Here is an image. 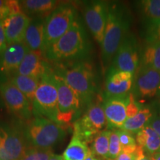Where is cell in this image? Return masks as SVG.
<instances>
[{
  "label": "cell",
  "instance_id": "cell-1",
  "mask_svg": "<svg viewBox=\"0 0 160 160\" xmlns=\"http://www.w3.org/2000/svg\"><path fill=\"white\" fill-rule=\"evenodd\" d=\"M131 22L130 12L122 4L109 3L108 17L101 45L102 60L105 69L113 61L122 42L128 33Z\"/></svg>",
  "mask_w": 160,
  "mask_h": 160
},
{
  "label": "cell",
  "instance_id": "cell-2",
  "mask_svg": "<svg viewBox=\"0 0 160 160\" xmlns=\"http://www.w3.org/2000/svg\"><path fill=\"white\" fill-rule=\"evenodd\" d=\"M23 131L28 147L39 148L51 149L66 136L62 125L41 116L28 122Z\"/></svg>",
  "mask_w": 160,
  "mask_h": 160
},
{
  "label": "cell",
  "instance_id": "cell-3",
  "mask_svg": "<svg viewBox=\"0 0 160 160\" xmlns=\"http://www.w3.org/2000/svg\"><path fill=\"white\" fill-rule=\"evenodd\" d=\"M86 48L85 32L79 23L75 21L62 37L46 50L45 55L54 61L74 59L83 54Z\"/></svg>",
  "mask_w": 160,
  "mask_h": 160
},
{
  "label": "cell",
  "instance_id": "cell-4",
  "mask_svg": "<svg viewBox=\"0 0 160 160\" xmlns=\"http://www.w3.org/2000/svg\"><path fill=\"white\" fill-rule=\"evenodd\" d=\"M63 78L70 87L79 96L81 102H91L97 90L93 70L85 63H78L64 71L55 73Z\"/></svg>",
  "mask_w": 160,
  "mask_h": 160
},
{
  "label": "cell",
  "instance_id": "cell-5",
  "mask_svg": "<svg viewBox=\"0 0 160 160\" xmlns=\"http://www.w3.org/2000/svg\"><path fill=\"white\" fill-rule=\"evenodd\" d=\"M33 108L41 117L58 122V91L54 74L49 71L42 77L35 93Z\"/></svg>",
  "mask_w": 160,
  "mask_h": 160
},
{
  "label": "cell",
  "instance_id": "cell-6",
  "mask_svg": "<svg viewBox=\"0 0 160 160\" xmlns=\"http://www.w3.org/2000/svg\"><path fill=\"white\" fill-rule=\"evenodd\" d=\"M106 126L107 119L102 104H92L85 114L73 124V134L88 144Z\"/></svg>",
  "mask_w": 160,
  "mask_h": 160
},
{
  "label": "cell",
  "instance_id": "cell-7",
  "mask_svg": "<svg viewBox=\"0 0 160 160\" xmlns=\"http://www.w3.org/2000/svg\"><path fill=\"white\" fill-rule=\"evenodd\" d=\"M73 8L64 5L55 9L45 21V51L62 37L75 22Z\"/></svg>",
  "mask_w": 160,
  "mask_h": 160
},
{
  "label": "cell",
  "instance_id": "cell-8",
  "mask_svg": "<svg viewBox=\"0 0 160 160\" xmlns=\"http://www.w3.org/2000/svg\"><path fill=\"white\" fill-rule=\"evenodd\" d=\"M28 148L23 128H0V160H20Z\"/></svg>",
  "mask_w": 160,
  "mask_h": 160
},
{
  "label": "cell",
  "instance_id": "cell-9",
  "mask_svg": "<svg viewBox=\"0 0 160 160\" xmlns=\"http://www.w3.org/2000/svg\"><path fill=\"white\" fill-rule=\"evenodd\" d=\"M111 68L134 73L140 62L139 47L137 37L129 32L124 38L112 61Z\"/></svg>",
  "mask_w": 160,
  "mask_h": 160
},
{
  "label": "cell",
  "instance_id": "cell-10",
  "mask_svg": "<svg viewBox=\"0 0 160 160\" xmlns=\"http://www.w3.org/2000/svg\"><path fill=\"white\" fill-rule=\"evenodd\" d=\"M58 91V122H69L81 107V100L76 92L57 73H53Z\"/></svg>",
  "mask_w": 160,
  "mask_h": 160
},
{
  "label": "cell",
  "instance_id": "cell-11",
  "mask_svg": "<svg viewBox=\"0 0 160 160\" xmlns=\"http://www.w3.org/2000/svg\"><path fill=\"white\" fill-rule=\"evenodd\" d=\"M109 3L104 1H93L85 8V19L88 27L99 45L102 43L108 17Z\"/></svg>",
  "mask_w": 160,
  "mask_h": 160
},
{
  "label": "cell",
  "instance_id": "cell-12",
  "mask_svg": "<svg viewBox=\"0 0 160 160\" xmlns=\"http://www.w3.org/2000/svg\"><path fill=\"white\" fill-rule=\"evenodd\" d=\"M0 94L11 112L22 119H29L33 113V104L9 81L0 84Z\"/></svg>",
  "mask_w": 160,
  "mask_h": 160
},
{
  "label": "cell",
  "instance_id": "cell-13",
  "mask_svg": "<svg viewBox=\"0 0 160 160\" xmlns=\"http://www.w3.org/2000/svg\"><path fill=\"white\" fill-rule=\"evenodd\" d=\"M159 85L160 71L142 66L135 77L132 93L136 99H151L157 95Z\"/></svg>",
  "mask_w": 160,
  "mask_h": 160
},
{
  "label": "cell",
  "instance_id": "cell-14",
  "mask_svg": "<svg viewBox=\"0 0 160 160\" xmlns=\"http://www.w3.org/2000/svg\"><path fill=\"white\" fill-rule=\"evenodd\" d=\"M130 99L129 94L125 97L105 99L102 106L107 119L108 129H121L128 119L127 107Z\"/></svg>",
  "mask_w": 160,
  "mask_h": 160
},
{
  "label": "cell",
  "instance_id": "cell-15",
  "mask_svg": "<svg viewBox=\"0 0 160 160\" xmlns=\"http://www.w3.org/2000/svg\"><path fill=\"white\" fill-rule=\"evenodd\" d=\"M133 74L130 72L115 71L110 68L105 85V99L125 97L133 88Z\"/></svg>",
  "mask_w": 160,
  "mask_h": 160
},
{
  "label": "cell",
  "instance_id": "cell-16",
  "mask_svg": "<svg viewBox=\"0 0 160 160\" xmlns=\"http://www.w3.org/2000/svg\"><path fill=\"white\" fill-rule=\"evenodd\" d=\"M31 19L25 13L12 15L3 21V27L8 45L23 42L24 38Z\"/></svg>",
  "mask_w": 160,
  "mask_h": 160
},
{
  "label": "cell",
  "instance_id": "cell-17",
  "mask_svg": "<svg viewBox=\"0 0 160 160\" xmlns=\"http://www.w3.org/2000/svg\"><path fill=\"white\" fill-rule=\"evenodd\" d=\"M42 54L43 53L39 51H28L14 73L41 79L49 71L44 62Z\"/></svg>",
  "mask_w": 160,
  "mask_h": 160
},
{
  "label": "cell",
  "instance_id": "cell-18",
  "mask_svg": "<svg viewBox=\"0 0 160 160\" xmlns=\"http://www.w3.org/2000/svg\"><path fill=\"white\" fill-rule=\"evenodd\" d=\"M28 51L29 50L23 42L8 45L0 58V71L14 73Z\"/></svg>",
  "mask_w": 160,
  "mask_h": 160
},
{
  "label": "cell",
  "instance_id": "cell-19",
  "mask_svg": "<svg viewBox=\"0 0 160 160\" xmlns=\"http://www.w3.org/2000/svg\"><path fill=\"white\" fill-rule=\"evenodd\" d=\"M23 43L29 51H39L45 54V21L39 18L31 19L26 31Z\"/></svg>",
  "mask_w": 160,
  "mask_h": 160
},
{
  "label": "cell",
  "instance_id": "cell-20",
  "mask_svg": "<svg viewBox=\"0 0 160 160\" xmlns=\"http://www.w3.org/2000/svg\"><path fill=\"white\" fill-rule=\"evenodd\" d=\"M136 142L149 155L160 151V137L148 125L137 133Z\"/></svg>",
  "mask_w": 160,
  "mask_h": 160
},
{
  "label": "cell",
  "instance_id": "cell-21",
  "mask_svg": "<svg viewBox=\"0 0 160 160\" xmlns=\"http://www.w3.org/2000/svg\"><path fill=\"white\" fill-rule=\"evenodd\" d=\"M40 80L41 79L34 77L13 73L9 78L8 81L17 87L33 104L35 93L40 84Z\"/></svg>",
  "mask_w": 160,
  "mask_h": 160
},
{
  "label": "cell",
  "instance_id": "cell-22",
  "mask_svg": "<svg viewBox=\"0 0 160 160\" xmlns=\"http://www.w3.org/2000/svg\"><path fill=\"white\" fill-rule=\"evenodd\" d=\"M91 154V148L87 143L73 134L69 145L64 151L62 157L64 160H85Z\"/></svg>",
  "mask_w": 160,
  "mask_h": 160
},
{
  "label": "cell",
  "instance_id": "cell-23",
  "mask_svg": "<svg viewBox=\"0 0 160 160\" xmlns=\"http://www.w3.org/2000/svg\"><path fill=\"white\" fill-rule=\"evenodd\" d=\"M152 115L151 106H143L137 115L127 119L121 129L132 134L137 133L149 123Z\"/></svg>",
  "mask_w": 160,
  "mask_h": 160
},
{
  "label": "cell",
  "instance_id": "cell-24",
  "mask_svg": "<svg viewBox=\"0 0 160 160\" xmlns=\"http://www.w3.org/2000/svg\"><path fill=\"white\" fill-rule=\"evenodd\" d=\"M141 62L143 67L160 71V42H146Z\"/></svg>",
  "mask_w": 160,
  "mask_h": 160
},
{
  "label": "cell",
  "instance_id": "cell-25",
  "mask_svg": "<svg viewBox=\"0 0 160 160\" xmlns=\"http://www.w3.org/2000/svg\"><path fill=\"white\" fill-rule=\"evenodd\" d=\"M110 134L111 130H104L96 136L91 148L92 154L103 159H108Z\"/></svg>",
  "mask_w": 160,
  "mask_h": 160
},
{
  "label": "cell",
  "instance_id": "cell-26",
  "mask_svg": "<svg viewBox=\"0 0 160 160\" xmlns=\"http://www.w3.org/2000/svg\"><path fill=\"white\" fill-rule=\"evenodd\" d=\"M53 0H25L20 2L22 9L29 13H42L51 11L57 5Z\"/></svg>",
  "mask_w": 160,
  "mask_h": 160
},
{
  "label": "cell",
  "instance_id": "cell-27",
  "mask_svg": "<svg viewBox=\"0 0 160 160\" xmlns=\"http://www.w3.org/2000/svg\"><path fill=\"white\" fill-rule=\"evenodd\" d=\"M145 35L146 42H160V19H146Z\"/></svg>",
  "mask_w": 160,
  "mask_h": 160
},
{
  "label": "cell",
  "instance_id": "cell-28",
  "mask_svg": "<svg viewBox=\"0 0 160 160\" xmlns=\"http://www.w3.org/2000/svg\"><path fill=\"white\" fill-rule=\"evenodd\" d=\"M53 154L52 149L28 147L20 160H49Z\"/></svg>",
  "mask_w": 160,
  "mask_h": 160
},
{
  "label": "cell",
  "instance_id": "cell-29",
  "mask_svg": "<svg viewBox=\"0 0 160 160\" xmlns=\"http://www.w3.org/2000/svg\"><path fill=\"white\" fill-rule=\"evenodd\" d=\"M117 133L121 144L122 151L129 153H134L138 145L133 134L122 129H117Z\"/></svg>",
  "mask_w": 160,
  "mask_h": 160
},
{
  "label": "cell",
  "instance_id": "cell-30",
  "mask_svg": "<svg viewBox=\"0 0 160 160\" xmlns=\"http://www.w3.org/2000/svg\"><path fill=\"white\" fill-rule=\"evenodd\" d=\"M141 6L146 19H160V0L142 1Z\"/></svg>",
  "mask_w": 160,
  "mask_h": 160
},
{
  "label": "cell",
  "instance_id": "cell-31",
  "mask_svg": "<svg viewBox=\"0 0 160 160\" xmlns=\"http://www.w3.org/2000/svg\"><path fill=\"white\" fill-rule=\"evenodd\" d=\"M22 12V9L20 2L15 1V0L5 1L0 8V20L4 21L11 16L17 14Z\"/></svg>",
  "mask_w": 160,
  "mask_h": 160
},
{
  "label": "cell",
  "instance_id": "cell-32",
  "mask_svg": "<svg viewBox=\"0 0 160 160\" xmlns=\"http://www.w3.org/2000/svg\"><path fill=\"white\" fill-rule=\"evenodd\" d=\"M122 153V147L120 144L119 135L117 133V129L111 130L109 139V152H108V159L114 160L119 157Z\"/></svg>",
  "mask_w": 160,
  "mask_h": 160
},
{
  "label": "cell",
  "instance_id": "cell-33",
  "mask_svg": "<svg viewBox=\"0 0 160 160\" xmlns=\"http://www.w3.org/2000/svg\"><path fill=\"white\" fill-rule=\"evenodd\" d=\"M152 110V117L148 124L160 137V99L150 105Z\"/></svg>",
  "mask_w": 160,
  "mask_h": 160
},
{
  "label": "cell",
  "instance_id": "cell-34",
  "mask_svg": "<svg viewBox=\"0 0 160 160\" xmlns=\"http://www.w3.org/2000/svg\"><path fill=\"white\" fill-rule=\"evenodd\" d=\"M8 47L7 39L3 27V21L0 20V53H2L3 51Z\"/></svg>",
  "mask_w": 160,
  "mask_h": 160
},
{
  "label": "cell",
  "instance_id": "cell-35",
  "mask_svg": "<svg viewBox=\"0 0 160 160\" xmlns=\"http://www.w3.org/2000/svg\"><path fill=\"white\" fill-rule=\"evenodd\" d=\"M114 160H135V158L133 153H125V152L122 151L119 157Z\"/></svg>",
  "mask_w": 160,
  "mask_h": 160
},
{
  "label": "cell",
  "instance_id": "cell-36",
  "mask_svg": "<svg viewBox=\"0 0 160 160\" xmlns=\"http://www.w3.org/2000/svg\"><path fill=\"white\" fill-rule=\"evenodd\" d=\"M150 159L151 160H160V152H157V153H153V154L150 155Z\"/></svg>",
  "mask_w": 160,
  "mask_h": 160
},
{
  "label": "cell",
  "instance_id": "cell-37",
  "mask_svg": "<svg viewBox=\"0 0 160 160\" xmlns=\"http://www.w3.org/2000/svg\"><path fill=\"white\" fill-rule=\"evenodd\" d=\"M49 160H64V159L62 156L53 154L51 158H50Z\"/></svg>",
  "mask_w": 160,
  "mask_h": 160
},
{
  "label": "cell",
  "instance_id": "cell-38",
  "mask_svg": "<svg viewBox=\"0 0 160 160\" xmlns=\"http://www.w3.org/2000/svg\"><path fill=\"white\" fill-rule=\"evenodd\" d=\"M85 160H101V159H98V158H97V157H95L94 155L91 154Z\"/></svg>",
  "mask_w": 160,
  "mask_h": 160
},
{
  "label": "cell",
  "instance_id": "cell-39",
  "mask_svg": "<svg viewBox=\"0 0 160 160\" xmlns=\"http://www.w3.org/2000/svg\"><path fill=\"white\" fill-rule=\"evenodd\" d=\"M139 160H151V159H150V157H147V156H145V157H144V158H142V159H139Z\"/></svg>",
  "mask_w": 160,
  "mask_h": 160
},
{
  "label": "cell",
  "instance_id": "cell-40",
  "mask_svg": "<svg viewBox=\"0 0 160 160\" xmlns=\"http://www.w3.org/2000/svg\"><path fill=\"white\" fill-rule=\"evenodd\" d=\"M5 2V1H2V0H0V8H1V7L2 6V5Z\"/></svg>",
  "mask_w": 160,
  "mask_h": 160
},
{
  "label": "cell",
  "instance_id": "cell-41",
  "mask_svg": "<svg viewBox=\"0 0 160 160\" xmlns=\"http://www.w3.org/2000/svg\"><path fill=\"white\" fill-rule=\"evenodd\" d=\"M157 96H158V97H159V98L160 99V85H159V90H158V93H157Z\"/></svg>",
  "mask_w": 160,
  "mask_h": 160
},
{
  "label": "cell",
  "instance_id": "cell-42",
  "mask_svg": "<svg viewBox=\"0 0 160 160\" xmlns=\"http://www.w3.org/2000/svg\"><path fill=\"white\" fill-rule=\"evenodd\" d=\"M159 152H160V151H159Z\"/></svg>",
  "mask_w": 160,
  "mask_h": 160
}]
</instances>
